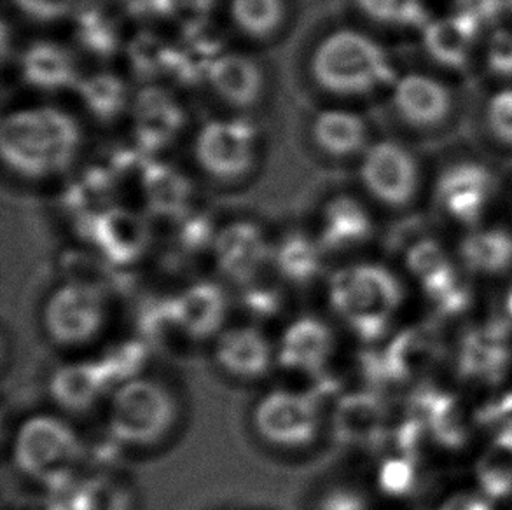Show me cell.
<instances>
[{"mask_svg":"<svg viewBox=\"0 0 512 510\" xmlns=\"http://www.w3.org/2000/svg\"><path fill=\"white\" fill-rule=\"evenodd\" d=\"M83 131L69 112L53 105L9 112L0 125V154L11 172L48 179L65 172L79 154Z\"/></svg>","mask_w":512,"mask_h":510,"instance_id":"6da1fadb","label":"cell"},{"mask_svg":"<svg viewBox=\"0 0 512 510\" xmlns=\"http://www.w3.org/2000/svg\"><path fill=\"white\" fill-rule=\"evenodd\" d=\"M310 76L319 90L340 98L366 97L397 81L387 49L355 28H338L317 42Z\"/></svg>","mask_w":512,"mask_h":510,"instance_id":"7a4b0ae2","label":"cell"},{"mask_svg":"<svg viewBox=\"0 0 512 510\" xmlns=\"http://www.w3.org/2000/svg\"><path fill=\"white\" fill-rule=\"evenodd\" d=\"M329 301L353 332L373 341L385 332L399 308L402 287L383 266L352 264L331 276Z\"/></svg>","mask_w":512,"mask_h":510,"instance_id":"3957f363","label":"cell"},{"mask_svg":"<svg viewBox=\"0 0 512 510\" xmlns=\"http://www.w3.org/2000/svg\"><path fill=\"white\" fill-rule=\"evenodd\" d=\"M13 453L16 467L25 476L49 490L63 491L74 486L84 444L65 421L41 414L21 423Z\"/></svg>","mask_w":512,"mask_h":510,"instance_id":"277c9868","label":"cell"},{"mask_svg":"<svg viewBox=\"0 0 512 510\" xmlns=\"http://www.w3.org/2000/svg\"><path fill=\"white\" fill-rule=\"evenodd\" d=\"M177 416L175 400L158 381L135 378L112 395L109 430L118 442L149 446L160 441Z\"/></svg>","mask_w":512,"mask_h":510,"instance_id":"5b68a950","label":"cell"},{"mask_svg":"<svg viewBox=\"0 0 512 510\" xmlns=\"http://www.w3.org/2000/svg\"><path fill=\"white\" fill-rule=\"evenodd\" d=\"M259 133L245 118L208 119L196 133L193 156L201 172L219 182H236L252 172Z\"/></svg>","mask_w":512,"mask_h":510,"instance_id":"8992f818","label":"cell"},{"mask_svg":"<svg viewBox=\"0 0 512 510\" xmlns=\"http://www.w3.org/2000/svg\"><path fill=\"white\" fill-rule=\"evenodd\" d=\"M359 179L374 201L390 208L408 207L420 189V168L408 147L380 140L364 152Z\"/></svg>","mask_w":512,"mask_h":510,"instance_id":"52a82bcc","label":"cell"},{"mask_svg":"<svg viewBox=\"0 0 512 510\" xmlns=\"http://www.w3.org/2000/svg\"><path fill=\"white\" fill-rule=\"evenodd\" d=\"M42 320L56 345L90 343L104 327V290L67 282L49 296Z\"/></svg>","mask_w":512,"mask_h":510,"instance_id":"ba28073f","label":"cell"},{"mask_svg":"<svg viewBox=\"0 0 512 510\" xmlns=\"http://www.w3.org/2000/svg\"><path fill=\"white\" fill-rule=\"evenodd\" d=\"M79 229L98 255L114 268L140 261L151 243V226L146 217L121 205H109L97 214L79 217Z\"/></svg>","mask_w":512,"mask_h":510,"instance_id":"9c48e42d","label":"cell"},{"mask_svg":"<svg viewBox=\"0 0 512 510\" xmlns=\"http://www.w3.org/2000/svg\"><path fill=\"white\" fill-rule=\"evenodd\" d=\"M254 425L264 441L301 448L317 437L319 409L308 393L277 390L264 395L254 411Z\"/></svg>","mask_w":512,"mask_h":510,"instance_id":"30bf717a","label":"cell"},{"mask_svg":"<svg viewBox=\"0 0 512 510\" xmlns=\"http://www.w3.org/2000/svg\"><path fill=\"white\" fill-rule=\"evenodd\" d=\"M135 147L151 156L167 149L186 125V112L179 100L160 84H146L130 105Z\"/></svg>","mask_w":512,"mask_h":510,"instance_id":"8fae6325","label":"cell"},{"mask_svg":"<svg viewBox=\"0 0 512 510\" xmlns=\"http://www.w3.org/2000/svg\"><path fill=\"white\" fill-rule=\"evenodd\" d=\"M495 179L479 163H455L437 180V203L444 212L462 224H476L492 201Z\"/></svg>","mask_w":512,"mask_h":510,"instance_id":"7c38bea8","label":"cell"},{"mask_svg":"<svg viewBox=\"0 0 512 510\" xmlns=\"http://www.w3.org/2000/svg\"><path fill=\"white\" fill-rule=\"evenodd\" d=\"M212 252L222 275L245 285L256 280L270 257L263 229L252 221H233L219 229Z\"/></svg>","mask_w":512,"mask_h":510,"instance_id":"4fadbf2b","label":"cell"},{"mask_svg":"<svg viewBox=\"0 0 512 510\" xmlns=\"http://www.w3.org/2000/svg\"><path fill=\"white\" fill-rule=\"evenodd\" d=\"M406 264L413 275L420 280L423 290L436 301L444 311H458L469 301V290L458 278L457 269L451 264L441 243L436 240H420L413 243L406 254Z\"/></svg>","mask_w":512,"mask_h":510,"instance_id":"5bb4252c","label":"cell"},{"mask_svg":"<svg viewBox=\"0 0 512 510\" xmlns=\"http://www.w3.org/2000/svg\"><path fill=\"white\" fill-rule=\"evenodd\" d=\"M392 105L406 125L432 130L450 116L453 97L441 81L423 74H408L395 81Z\"/></svg>","mask_w":512,"mask_h":510,"instance_id":"9a60e30c","label":"cell"},{"mask_svg":"<svg viewBox=\"0 0 512 510\" xmlns=\"http://www.w3.org/2000/svg\"><path fill=\"white\" fill-rule=\"evenodd\" d=\"M222 53H226L224 39L212 21L180 28L179 41L172 42L168 81L180 86L207 83L208 72Z\"/></svg>","mask_w":512,"mask_h":510,"instance_id":"2e32d148","label":"cell"},{"mask_svg":"<svg viewBox=\"0 0 512 510\" xmlns=\"http://www.w3.org/2000/svg\"><path fill=\"white\" fill-rule=\"evenodd\" d=\"M207 84L222 104L243 111L261 102L266 90V76L254 58L226 51L212 65Z\"/></svg>","mask_w":512,"mask_h":510,"instance_id":"e0dca14e","label":"cell"},{"mask_svg":"<svg viewBox=\"0 0 512 510\" xmlns=\"http://www.w3.org/2000/svg\"><path fill=\"white\" fill-rule=\"evenodd\" d=\"M334 352V334L322 320L299 318L285 329L277 360L294 374H322Z\"/></svg>","mask_w":512,"mask_h":510,"instance_id":"ac0fdd59","label":"cell"},{"mask_svg":"<svg viewBox=\"0 0 512 510\" xmlns=\"http://www.w3.org/2000/svg\"><path fill=\"white\" fill-rule=\"evenodd\" d=\"M23 83L42 93L76 90L81 76L69 49L55 41H35L23 49L18 62Z\"/></svg>","mask_w":512,"mask_h":510,"instance_id":"d6986e66","label":"cell"},{"mask_svg":"<svg viewBox=\"0 0 512 510\" xmlns=\"http://www.w3.org/2000/svg\"><path fill=\"white\" fill-rule=\"evenodd\" d=\"M215 360L235 378L259 380L268 374L275 357L263 332L252 327H233L217 338Z\"/></svg>","mask_w":512,"mask_h":510,"instance_id":"ffe728a7","label":"cell"},{"mask_svg":"<svg viewBox=\"0 0 512 510\" xmlns=\"http://www.w3.org/2000/svg\"><path fill=\"white\" fill-rule=\"evenodd\" d=\"M170 304L173 317L194 341L212 338L221 331L228 311L224 290L212 282L194 283L170 299Z\"/></svg>","mask_w":512,"mask_h":510,"instance_id":"44dd1931","label":"cell"},{"mask_svg":"<svg viewBox=\"0 0 512 510\" xmlns=\"http://www.w3.org/2000/svg\"><path fill=\"white\" fill-rule=\"evenodd\" d=\"M109 388H114V383L102 360L67 364L56 369L49 381L56 406L70 413L88 411Z\"/></svg>","mask_w":512,"mask_h":510,"instance_id":"7402d4cb","label":"cell"},{"mask_svg":"<svg viewBox=\"0 0 512 510\" xmlns=\"http://www.w3.org/2000/svg\"><path fill=\"white\" fill-rule=\"evenodd\" d=\"M373 235V221L367 208L350 194H338L327 201L320 222V247L324 252H343L359 247Z\"/></svg>","mask_w":512,"mask_h":510,"instance_id":"603a6c76","label":"cell"},{"mask_svg":"<svg viewBox=\"0 0 512 510\" xmlns=\"http://www.w3.org/2000/svg\"><path fill=\"white\" fill-rule=\"evenodd\" d=\"M333 430L341 444L371 446L387 430V413L371 393H348L334 406Z\"/></svg>","mask_w":512,"mask_h":510,"instance_id":"cb8c5ba5","label":"cell"},{"mask_svg":"<svg viewBox=\"0 0 512 510\" xmlns=\"http://www.w3.org/2000/svg\"><path fill=\"white\" fill-rule=\"evenodd\" d=\"M140 193L154 217L180 221L191 212V182L173 166L149 158L139 175Z\"/></svg>","mask_w":512,"mask_h":510,"instance_id":"d4e9b609","label":"cell"},{"mask_svg":"<svg viewBox=\"0 0 512 510\" xmlns=\"http://www.w3.org/2000/svg\"><path fill=\"white\" fill-rule=\"evenodd\" d=\"M310 135L315 147L331 159L353 158L369 147L366 119L348 109L320 111L312 121Z\"/></svg>","mask_w":512,"mask_h":510,"instance_id":"484cf974","label":"cell"},{"mask_svg":"<svg viewBox=\"0 0 512 510\" xmlns=\"http://www.w3.org/2000/svg\"><path fill=\"white\" fill-rule=\"evenodd\" d=\"M481 25L464 13L429 21L423 28V46L434 62L448 69H464L471 58Z\"/></svg>","mask_w":512,"mask_h":510,"instance_id":"4316f807","label":"cell"},{"mask_svg":"<svg viewBox=\"0 0 512 510\" xmlns=\"http://www.w3.org/2000/svg\"><path fill=\"white\" fill-rule=\"evenodd\" d=\"M437 357L439 345L434 332L415 327L395 336L381 359V367L392 380L413 381L429 373Z\"/></svg>","mask_w":512,"mask_h":510,"instance_id":"83f0119b","label":"cell"},{"mask_svg":"<svg viewBox=\"0 0 512 510\" xmlns=\"http://www.w3.org/2000/svg\"><path fill=\"white\" fill-rule=\"evenodd\" d=\"M74 91L86 112L100 123H114L132 105L125 79L107 70L81 77Z\"/></svg>","mask_w":512,"mask_h":510,"instance_id":"f1b7e54d","label":"cell"},{"mask_svg":"<svg viewBox=\"0 0 512 510\" xmlns=\"http://www.w3.org/2000/svg\"><path fill=\"white\" fill-rule=\"evenodd\" d=\"M460 252L469 268L497 275L512 266V235L506 229H479L465 236Z\"/></svg>","mask_w":512,"mask_h":510,"instance_id":"f546056e","label":"cell"},{"mask_svg":"<svg viewBox=\"0 0 512 510\" xmlns=\"http://www.w3.org/2000/svg\"><path fill=\"white\" fill-rule=\"evenodd\" d=\"M229 18L240 34L268 41L287 20V0H229Z\"/></svg>","mask_w":512,"mask_h":510,"instance_id":"4dcf8cb0","label":"cell"},{"mask_svg":"<svg viewBox=\"0 0 512 510\" xmlns=\"http://www.w3.org/2000/svg\"><path fill=\"white\" fill-rule=\"evenodd\" d=\"M74 34L84 53L98 60H109L121 48L118 21L102 7H81L76 13Z\"/></svg>","mask_w":512,"mask_h":510,"instance_id":"1f68e13d","label":"cell"},{"mask_svg":"<svg viewBox=\"0 0 512 510\" xmlns=\"http://www.w3.org/2000/svg\"><path fill=\"white\" fill-rule=\"evenodd\" d=\"M324 250L319 242L303 233H291L278 243L273 262L278 275L292 283H308L322 269Z\"/></svg>","mask_w":512,"mask_h":510,"instance_id":"d6a6232c","label":"cell"},{"mask_svg":"<svg viewBox=\"0 0 512 510\" xmlns=\"http://www.w3.org/2000/svg\"><path fill=\"white\" fill-rule=\"evenodd\" d=\"M420 421L427 423L434 439L446 448H462L467 441L464 409L451 395H427L420 399Z\"/></svg>","mask_w":512,"mask_h":510,"instance_id":"836d02e7","label":"cell"},{"mask_svg":"<svg viewBox=\"0 0 512 510\" xmlns=\"http://www.w3.org/2000/svg\"><path fill=\"white\" fill-rule=\"evenodd\" d=\"M126 60L135 77L146 84L168 79L172 42L149 30L133 35L126 44Z\"/></svg>","mask_w":512,"mask_h":510,"instance_id":"e575fe53","label":"cell"},{"mask_svg":"<svg viewBox=\"0 0 512 510\" xmlns=\"http://www.w3.org/2000/svg\"><path fill=\"white\" fill-rule=\"evenodd\" d=\"M479 486L492 500L512 493V425L500 432L476 465Z\"/></svg>","mask_w":512,"mask_h":510,"instance_id":"d590c367","label":"cell"},{"mask_svg":"<svg viewBox=\"0 0 512 510\" xmlns=\"http://www.w3.org/2000/svg\"><path fill=\"white\" fill-rule=\"evenodd\" d=\"M509 360L504 339L495 332H476L467 338L460 355V371L464 376L493 380Z\"/></svg>","mask_w":512,"mask_h":510,"instance_id":"8d00e7d4","label":"cell"},{"mask_svg":"<svg viewBox=\"0 0 512 510\" xmlns=\"http://www.w3.org/2000/svg\"><path fill=\"white\" fill-rule=\"evenodd\" d=\"M355 6L366 20L381 27L423 30L430 21L425 0H355Z\"/></svg>","mask_w":512,"mask_h":510,"instance_id":"74e56055","label":"cell"},{"mask_svg":"<svg viewBox=\"0 0 512 510\" xmlns=\"http://www.w3.org/2000/svg\"><path fill=\"white\" fill-rule=\"evenodd\" d=\"M67 504L69 510H132V497L109 477H91L70 486Z\"/></svg>","mask_w":512,"mask_h":510,"instance_id":"f35d334b","label":"cell"},{"mask_svg":"<svg viewBox=\"0 0 512 510\" xmlns=\"http://www.w3.org/2000/svg\"><path fill=\"white\" fill-rule=\"evenodd\" d=\"M147 359H149V353H147L146 343H142L139 339H128L112 346L100 360L111 374L114 386H119L126 381L139 378V374L146 367Z\"/></svg>","mask_w":512,"mask_h":510,"instance_id":"ab89813d","label":"cell"},{"mask_svg":"<svg viewBox=\"0 0 512 510\" xmlns=\"http://www.w3.org/2000/svg\"><path fill=\"white\" fill-rule=\"evenodd\" d=\"M217 0H149L154 18L173 21L180 28L210 20Z\"/></svg>","mask_w":512,"mask_h":510,"instance_id":"60d3db41","label":"cell"},{"mask_svg":"<svg viewBox=\"0 0 512 510\" xmlns=\"http://www.w3.org/2000/svg\"><path fill=\"white\" fill-rule=\"evenodd\" d=\"M416 474L409 456H390L381 463L378 484L392 497H404L415 488Z\"/></svg>","mask_w":512,"mask_h":510,"instance_id":"b9f144b4","label":"cell"},{"mask_svg":"<svg viewBox=\"0 0 512 510\" xmlns=\"http://www.w3.org/2000/svg\"><path fill=\"white\" fill-rule=\"evenodd\" d=\"M217 235L212 222L207 215L193 214L189 212L186 217L179 221V242L182 250L187 252H198L210 245H214V238Z\"/></svg>","mask_w":512,"mask_h":510,"instance_id":"7bdbcfd3","label":"cell"},{"mask_svg":"<svg viewBox=\"0 0 512 510\" xmlns=\"http://www.w3.org/2000/svg\"><path fill=\"white\" fill-rule=\"evenodd\" d=\"M13 4L28 20L56 23L70 16L76 7V0H13Z\"/></svg>","mask_w":512,"mask_h":510,"instance_id":"ee69618b","label":"cell"},{"mask_svg":"<svg viewBox=\"0 0 512 510\" xmlns=\"http://www.w3.org/2000/svg\"><path fill=\"white\" fill-rule=\"evenodd\" d=\"M488 126L502 144L512 145V90L499 91L490 100Z\"/></svg>","mask_w":512,"mask_h":510,"instance_id":"f6af8a7d","label":"cell"},{"mask_svg":"<svg viewBox=\"0 0 512 510\" xmlns=\"http://www.w3.org/2000/svg\"><path fill=\"white\" fill-rule=\"evenodd\" d=\"M486 65L495 76L512 79V32L499 30L486 48Z\"/></svg>","mask_w":512,"mask_h":510,"instance_id":"bcb514c9","label":"cell"},{"mask_svg":"<svg viewBox=\"0 0 512 510\" xmlns=\"http://www.w3.org/2000/svg\"><path fill=\"white\" fill-rule=\"evenodd\" d=\"M250 285L249 289L245 290L243 296V303L249 308L254 315H271L273 311L277 310L278 303H280V294L275 287L271 285H264V283H247Z\"/></svg>","mask_w":512,"mask_h":510,"instance_id":"7dc6e473","label":"cell"},{"mask_svg":"<svg viewBox=\"0 0 512 510\" xmlns=\"http://www.w3.org/2000/svg\"><path fill=\"white\" fill-rule=\"evenodd\" d=\"M506 0H457L458 13L471 16L479 25H488L499 18Z\"/></svg>","mask_w":512,"mask_h":510,"instance_id":"c3c4849f","label":"cell"},{"mask_svg":"<svg viewBox=\"0 0 512 510\" xmlns=\"http://www.w3.org/2000/svg\"><path fill=\"white\" fill-rule=\"evenodd\" d=\"M439 510H492L490 504L483 498L471 493H458L448 498Z\"/></svg>","mask_w":512,"mask_h":510,"instance_id":"681fc988","label":"cell"},{"mask_svg":"<svg viewBox=\"0 0 512 510\" xmlns=\"http://www.w3.org/2000/svg\"><path fill=\"white\" fill-rule=\"evenodd\" d=\"M322 510H364V505L352 493H333L326 498Z\"/></svg>","mask_w":512,"mask_h":510,"instance_id":"f907efd6","label":"cell"},{"mask_svg":"<svg viewBox=\"0 0 512 510\" xmlns=\"http://www.w3.org/2000/svg\"><path fill=\"white\" fill-rule=\"evenodd\" d=\"M507 311H509V315L512 317V285L511 289H509V294H507Z\"/></svg>","mask_w":512,"mask_h":510,"instance_id":"816d5d0a","label":"cell"},{"mask_svg":"<svg viewBox=\"0 0 512 510\" xmlns=\"http://www.w3.org/2000/svg\"><path fill=\"white\" fill-rule=\"evenodd\" d=\"M507 4H509V7L512 9V0H507Z\"/></svg>","mask_w":512,"mask_h":510,"instance_id":"f5cc1de1","label":"cell"}]
</instances>
